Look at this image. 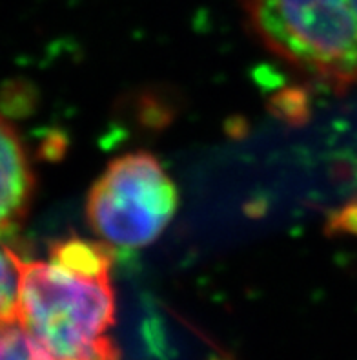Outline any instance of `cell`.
I'll return each instance as SVG.
<instances>
[{"instance_id": "obj_5", "label": "cell", "mask_w": 357, "mask_h": 360, "mask_svg": "<svg viewBox=\"0 0 357 360\" xmlns=\"http://www.w3.org/2000/svg\"><path fill=\"white\" fill-rule=\"evenodd\" d=\"M114 258V247L106 242H88L81 238L57 243L50 255V260L57 262L62 267L90 276H105L112 273Z\"/></svg>"}, {"instance_id": "obj_1", "label": "cell", "mask_w": 357, "mask_h": 360, "mask_svg": "<svg viewBox=\"0 0 357 360\" xmlns=\"http://www.w3.org/2000/svg\"><path fill=\"white\" fill-rule=\"evenodd\" d=\"M17 322L53 360H121L109 274L90 276L57 262L20 260Z\"/></svg>"}, {"instance_id": "obj_7", "label": "cell", "mask_w": 357, "mask_h": 360, "mask_svg": "<svg viewBox=\"0 0 357 360\" xmlns=\"http://www.w3.org/2000/svg\"><path fill=\"white\" fill-rule=\"evenodd\" d=\"M0 360H53L44 347L15 322L0 324Z\"/></svg>"}, {"instance_id": "obj_4", "label": "cell", "mask_w": 357, "mask_h": 360, "mask_svg": "<svg viewBox=\"0 0 357 360\" xmlns=\"http://www.w3.org/2000/svg\"><path fill=\"white\" fill-rule=\"evenodd\" d=\"M33 170L20 137L0 117V234L24 218L33 194Z\"/></svg>"}, {"instance_id": "obj_3", "label": "cell", "mask_w": 357, "mask_h": 360, "mask_svg": "<svg viewBox=\"0 0 357 360\" xmlns=\"http://www.w3.org/2000/svg\"><path fill=\"white\" fill-rule=\"evenodd\" d=\"M177 187L149 152L114 160L100 174L86 200L91 231L112 247L139 249L154 243L175 216Z\"/></svg>"}, {"instance_id": "obj_6", "label": "cell", "mask_w": 357, "mask_h": 360, "mask_svg": "<svg viewBox=\"0 0 357 360\" xmlns=\"http://www.w3.org/2000/svg\"><path fill=\"white\" fill-rule=\"evenodd\" d=\"M0 234V324L15 322L20 285V256L4 243Z\"/></svg>"}, {"instance_id": "obj_2", "label": "cell", "mask_w": 357, "mask_h": 360, "mask_svg": "<svg viewBox=\"0 0 357 360\" xmlns=\"http://www.w3.org/2000/svg\"><path fill=\"white\" fill-rule=\"evenodd\" d=\"M268 50L334 88L357 86V0H244Z\"/></svg>"}]
</instances>
